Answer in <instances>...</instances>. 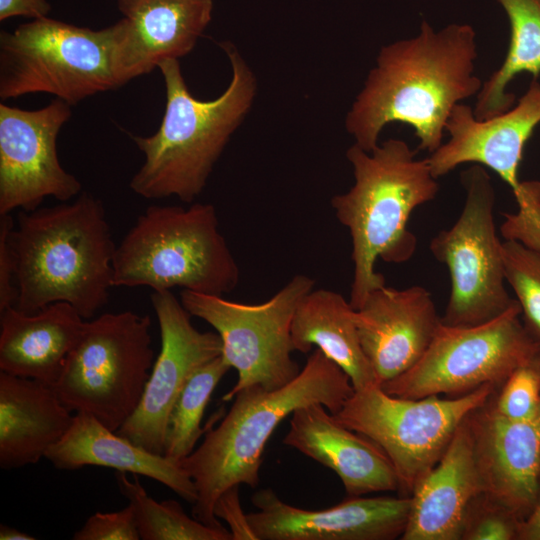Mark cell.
Wrapping results in <instances>:
<instances>
[{"label":"cell","mask_w":540,"mask_h":540,"mask_svg":"<svg viewBox=\"0 0 540 540\" xmlns=\"http://www.w3.org/2000/svg\"><path fill=\"white\" fill-rule=\"evenodd\" d=\"M51 8L47 0H0V21L17 16L32 20L48 17Z\"/></svg>","instance_id":"d590c367"},{"label":"cell","mask_w":540,"mask_h":540,"mask_svg":"<svg viewBox=\"0 0 540 540\" xmlns=\"http://www.w3.org/2000/svg\"><path fill=\"white\" fill-rule=\"evenodd\" d=\"M415 154L405 141L395 138L371 152L356 144L346 151L354 184L333 196L331 206L351 236L354 273L349 302L354 309L371 291L385 285L384 276L375 269L378 259L404 263L416 251V236L407 227L409 217L436 197L439 184L427 158L416 159Z\"/></svg>","instance_id":"5b68a950"},{"label":"cell","mask_w":540,"mask_h":540,"mask_svg":"<svg viewBox=\"0 0 540 540\" xmlns=\"http://www.w3.org/2000/svg\"><path fill=\"white\" fill-rule=\"evenodd\" d=\"M498 388L486 384L453 398H403L372 384L354 390L333 416L385 452L398 478V492L410 496L443 456L465 418Z\"/></svg>","instance_id":"9c48e42d"},{"label":"cell","mask_w":540,"mask_h":540,"mask_svg":"<svg viewBox=\"0 0 540 540\" xmlns=\"http://www.w3.org/2000/svg\"><path fill=\"white\" fill-rule=\"evenodd\" d=\"M482 491L523 520L540 478V408L521 421L499 415L491 397L466 418Z\"/></svg>","instance_id":"e0dca14e"},{"label":"cell","mask_w":540,"mask_h":540,"mask_svg":"<svg viewBox=\"0 0 540 540\" xmlns=\"http://www.w3.org/2000/svg\"><path fill=\"white\" fill-rule=\"evenodd\" d=\"M74 540H139L132 507L91 515L72 537Z\"/></svg>","instance_id":"d6a6232c"},{"label":"cell","mask_w":540,"mask_h":540,"mask_svg":"<svg viewBox=\"0 0 540 540\" xmlns=\"http://www.w3.org/2000/svg\"><path fill=\"white\" fill-rule=\"evenodd\" d=\"M9 246L18 310L33 314L66 302L90 320L108 303L116 245L104 205L92 194L20 210Z\"/></svg>","instance_id":"7a4b0ae2"},{"label":"cell","mask_w":540,"mask_h":540,"mask_svg":"<svg viewBox=\"0 0 540 540\" xmlns=\"http://www.w3.org/2000/svg\"><path fill=\"white\" fill-rule=\"evenodd\" d=\"M354 319L379 385L416 364L442 323L431 293L418 285L374 289L355 309Z\"/></svg>","instance_id":"ac0fdd59"},{"label":"cell","mask_w":540,"mask_h":540,"mask_svg":"<svg viewBox=\"0 0 540 540\" xmlns=\"http://www.w3.org/2000/svg\"><path fill=\"white\" fill-rule=\"evenodd\" d=\"M14 225L10 214H0V311L15 307L18 298L14 263L9 246V234Z\"/></svg>","instance_id":"836d02e7"},{"label":"cell","mask_w":540,"mask_h":540,"mask_svg":"<svg viewBox=\"0 0 540 540\" xmlns=\"http://www.w3.org/2000/svg\"><path fill=\"white\" fill-rule=\"evenodd\" d=\"M510 25V41L502 65L485 81L477 94L473 110L478 120L501 114L515 103L507 91L513 78L528 72L540 75V0H497Z\"/></svg>","instance_id":"484cf974"},{"label":"cell","mask_w":540,"mask_h":540,"mask_svg":"<svg viewBox=\"0 0 540 540\" xmlns=\"http://www.w3.org/2000/svg\"><path fill=\"white\" fill-rule=\"evenodd\" d=\"M518 540H540V478L534 505L521 521Z\"/></svg>","instance_id":"8d00e7d4"},{"label":"cell","mask_w":540,"mask_h":540,"mask_svg":"<svg viewBox=\"0 0 540 540\" xmlns=\"http://www.w3.org/2000/svg\"><path fill=\"white\" fill-rule=\"evenodd\" d=\"M477 55L469 24L436 31L422 20L416 36L382 46L345 118L354 144L371 152L384 127L401 122L413 128L419 150H437L453 108L481 90Z\"/></svg>","instance_id":"6da1fadb"},{"label":"cell","mask_w":540,"mask_h":540,"mask_svg":"<svg viewBox=\"0 0 540 540\" xmlns=\"http://www.w3.org/2000/svg\"><path fill=\"white\" fill-rule=\"evenodd\" d=\"M45 458L61 470L101 466L142 475L160 482L192 505L197 500L194 482L179 460L150 452L85 413L74 415L69 430Z\"/></svg>","instance_id":"7402d4cb"},{"label":"cell","mask_w":540,"mask_h":540,"mask_svg":"<svg viewBox=\"0 0 540 540\" xmlns=\"http://www.w3.org/2000/svg\"><path fill=\"white\" fill-rule=\"evenodd\" d=\"M239 486L226 489L216 500L214 514L229 526L233 540H257L239 499Z\"/></svg>","instance_id":"e575fe53"},{"label":"cell","mask_w":540,"mask_h":540,"mask_svg":"<svg viewBox=\"0 0 540 540\" xmlns=\"http://www.w3.org/2000/svg\"><path fill=\"white\" fill-rule=\"evenodd\" d=\"M151 319L132 311L86 320L55 385L72 412L117 431L136 410L153 366Z\"/></svg>","instance_id":"ba28073f"},{"label":"cell","mask_w":540,"mask_h":540,"mask_svg":"<svg viewBox=\"0 0 540 540\" xmlns=\"http://www.w3.org/2000/svg\"><path fill=\"white\" fill-rule=\"evenodd\" d=\"M231 66V80L217 98L203 101L189 91L178 59L158 65L166 94L158 130L131 136L145 160L130 180L131 190L145 199L177 197L191 203L250 112L257 94L256 77L235 45L220 43Z\"/></svg>","instance_id":"3957f363"},{"label":"cell","mask_w":540,"mask_h":540,"mask_svg":"<svg viewBox=\"0 0 540 540\" xmlns=\"http://www.w3.org/2000/svg\"><path fill=\"white\" fill-rule=\"evenodd\" d=\"M258 509L247 514L257 540H393L408 521L410 496L348 497L323 510L282 501L271 488L251 497Z\"/></svg>","instance_id":"9a60e30c"},{"label":"cell","mask_w":540,"mask_h":540,"mask_svg":"<svg viewBox=\"0 0 540 540\" xmlns=\"http://www.w3.org/2000/svg\"><path fill=\"white\" fill-rule=\"evenodd\" d=\"M354 392L349 376L320 349L287 385L268 391L251 386L239 391L229 412L202 443L180 460L197 490L192 516L213 528H225L214 514L217 498L234 485L259 484L265 445L283 419L303 406L319 403L336 414Z\"/></svg>","instance_id":"277c9868"},{"label":"cell","mask_w":540,"mask_h":540,"mask_svg":"<svg viewBox=\"0 0 540 540\" xmlns=\"http://www.w3.org/2000/svg\"><path fill=\"white\" fill-rule=\"evenodd\" d=\"M515 199L518 211L504 215L502 235L505 240H515L527 247L540 249V181H521Z\"/></svg>","instance_id":"1f68e13d"},{"label":"cell","mask_w":540,"mask_h":540,"mask_svg":"<svg viewBox=\"0 0 540 540\" xmlns=\"http://www.w3.org/2000/svg\"><path fill=\"white\" fill-rule=\"evenodd\" d=\"M54 385L0 371V467L36 464L69 430L74 415Z\"/></svg>","instance_id":"cb8c5ba5"},{"label":"cell","mask_w":540,"mask_h":540,"mask_svg":"<svg viewBox=\"0 0 540 540\" xmlns=\"http://www.w3.org/2000/svg\"><path fill=\"white\" fill-rule=\"evenodd\" d=\"M495 411L514 421L533 417L540 408V375L532 360L515 369L491 396Z\"/></svg>","instance_id":"4dcf8cb0"},{"label":"cell","mask_w":540,"mask_h":540,"mask_svg":"<svg viewBox=\"0 0 540 540\" xmlns=\"http://www.w3.org/2000/svg\"><path fill=\"white\" fill-rule=\"evenodd\" d=\"M355 309L340 293L311 290L298 304L291 324L294 351L320 349L350 378L354 390L378 384L358 335Z\"/></svg>","instance_id":"d4e9b609"},{"label":"cell","mask_w":540,"mask_h":540,"mask_svg":"<svg viewBox=\"0 0 540 540\" xmlns=\"http://www.w3.org/2000/svg\"><path fill=\"white\" fill-rule=\"evenodd\" d=\"M314 284L309 276L295 275L260 304L182 290L180 301L184 308L216 330L222 341V357L238 373L223 401L255 385L276 390L297 377L301 370L291 356V324L298 304Z\"/></svg>","instance_id":"30bf717a"},{"label":"cell","mask_w":540,"mask_h":540,"mask_svg":"<svg viewBox=\"0 0 540 540\" xmlns=\"http://www.w3.org/2000/svg\"><path fill=\"white\" fill-rule=\"evenodd\" d=\"M521 521L511 509L481 492L466 508L460 540H518Z\"/></svg>","instance_id":"f546056e"},{"label":"cell","mask_w":540,"mask_h":540,"mask_svg":"<svg viewBox=\"0 0 540 540\" xmlns=\"http://www.w3.org/2000/svg\"><path fill=\"white\" fill-rule=\"evenodd\" d=\"M0 539L1 540H34L35 537L27 533H24L16 528L1 524Z\"/></svg>","instance_id":"74e56055"},{"label":"cell","mask_w":540,"mask_h":540,"mask_svg":"<svg viewBox=\"0 0 540 540\" xmlns=\"http://www.w3.org/2000/svg\"><path fill=\"white\" fill-rule=\"evenodd\" d=\"M466 418L437 464L414 487L401 540H460L466 508L483 492Z\"/></svg>","instance_id":"44dd1931"},{"label":"cell","mask_w":540,"mask_h":540,"mask_svg":"<svg viewBox=\"0 0 540 540\" xmlns=\"http://www.w3.org/2000/svg\"><path fill=\"white\" fill-rule=\"evenodd\" d=\"M540 124V82L533 79L516 106L484 120L473 109L457 104L445 125L449 140L427 158L432 175L442 177L461 164L488 167L519 193L518 178L525 144Z\"/></svg>","instance_id":"2e32d148"},{"label":"cell","mask_w":540,"mask_h":540,"mask_svg":"<svg viewBox=\"0 0 540 540\" xmlns=\"http://www.w3.org/2000/svg\"><path fill=\"white\" fill-rule=\"evenodd\" d=\"M85 319L66 302L28 314L0 311V371L56 385Z\"/></svg>","instance_id":"603a6c76"},{"label":"cell","mask_w":540,"mask_h":540,"mask_svg":"<svg viewBox=\"0 0 540 540\" xmlns=\"http://www.w3.org/2000/svg\"><path fill=\"white\" fill-rule=\"evenodd\" d=\"M231 369L222 355L199 367L187 380L169 415L164 455L181 460L191 454L201 435L206 406L216 386Z\"/></svg>","instance_id":"83f0119b"},{"label":"cell","mask_w":540,"mask_h":540,"mask_svg":"<svg viewBox=\"0 0 540 540\" xmlns=\"http://www.w3.org/2000/svg\"><path fill=\"white\" fill-rule=\"evenodd\" d=\"M122 18L116 70L122 86L196 46L212 20L213 0H116Z\"/></svg>","instance_id":"d6986e66"},{"label":"cell","mask_w":540,"mask_h":540,"mask_svg":"<svg viewBox=\"0 0 540 540\" xmlns=\"http://www.w3.org/2000/svg\"><path fill=\"white\" fill-rule=\"evenodd\" d=\"M115 478L120 492L133 509L140 539L233 540L229 529L213 528L189 517L177 501L153 499L137 475L131 481L126 473L116 472Z\"/></svg>","instance_id":"4316f807"},{"label":"cell","mask_w":540,"mask_h":540,"mask_svg":"<svg viewBox=\"0 0 540 540\" xmlns=\"http://www.w3.org/2000/svg\"><path fill=\"white\" fill-rule=\"evenodd\" d=\"M520 316L517 302L502 315L478 325L441 323L417 363L381 388L398 397L423 398L458 397L486 384L500 387L540 349V341L528 332Z\"/></svg>","instance_id":"7c38bea8"},{"label":"cell","mask_w":540,"mask_h":540,"mask_svg":"<svg viewBox=\"0 0 540 540\" xmlns=\"http://www.w3.org/2000/svg\"><path fill=\"white\" fill-rule=\"evenodd\" d=\"M150 299L160 328V352L136 410L116 432L164 454L168 419L179 393L199 367L222 354V341L217 332L197 330L171 290L153 291Z\"/></svg>","instance_id":"5bb4252c"},{"label":"cell","mask_w":540,"mask_h":540,"mask_svg":"<svg viewBox=\"0 0 540 540\" xmlns=\"http://www.w3.org/2000/svg\"><path fill=\"white\" fill-rule=\"evenodd\" d=\"M461 183L466 198L458 219L429 245L450 273V296L441 317L449 326L485 323L517 304L506 289L492 179L483 166L473 164L461 173Z\"/></svg>","instance_id":"8fae6325"},{"label":"cell","mask_w":540,"mask_h":540,"mask_svg":"<svg viewBox=\"0 0 540 540\" xmlns=\"http://www.w3.org/2000/svg\"><path fill=\"white\" fill-rule=\"evenodd\" d=\"M70 107L58 98L36 110L0 103V214L33 211L47 197L67 202L80 193V181L57 154Z\"/></svg>","instance_id":"4fadbf2b"},{"label":"cell","mask_w":540,"mask_h":540,"mask_svg":"<svg viewBox=\"0 0 540 540\" xmlns=\"http://www.w3.org/2000/svg\"><path fill=\"white\" fill-rule=\"evenodd\" d=\"M239 277L209 203L147 207L113 257V287L182 288L223 296L236 288Z\"/></svg>","instance_id":"8992f818"},{"label":"cell","mask_w":540,"mask_h":540,"mask_svg":"<svg viewBox=\"0 0 540 540\" xmlns=\"http://www.w3.org/2000/svg\"><path fill=\"white\" fill-rule=\"evenodd\" d=\"M502 255L506 283L516 296L523 324L540 341V249L505 240Z\"/></svg>","instance_id":"f1b7e54d"},{"label":"cell","mask_w":540,"mask_h":540,"mask_svg":"<svg viewBox=\"0 0 540 540\" xmlns=\"http://www.w3.org/2000/svg\"><path fill=\"white\" fill-rule=\"evenodd\" d=\"M119 26L93 30L49 17L0 32V98L45 93L76 105L122 87L116 70Z\"/></svg>","instance_id":"52a82bcc"},{"label":"cell","mask_w":540,"mask_h":540,"mask_svg":"<svg viewBox=\"0 0 540 540\" xmlns=\"http://www.w3.org/2000/svg\"><path fill=\"white\" fill-rule=\"evenodd\" d=\"M290 416L283 443L333 470L348 497L398 491V478L385 452L342 425L322 404L303 406Z\"/></svg>","instance_id":"ffe728a7"},{"label":"cell","mask_w":540,"mask_h":540,"mask_svg":"<svg viewBox=\"0 0 540 540\" xmlns=\"http://www.w3.org/2000/svg\"><path fill=\"white\" fill-rule=\"evenodd\" d=\"M532 363L534 364V366L536 367V369L538 370L539 375H540V349L538 350V352L533 357Z\"/></svg>","instance_id":"f35d334b"}]
</instances>
